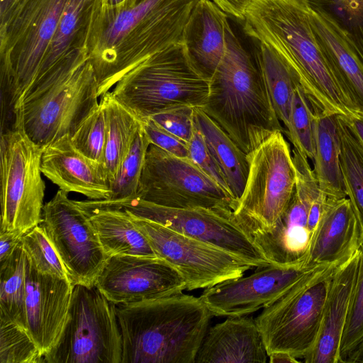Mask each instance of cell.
Listing matches in <instances>:
<instances>
[{"instance_id":"6da1fadb","label":"cell","mask_w":363,"mask_h":363,"mask_svg":"<svg viewBox=\"0 0 363 363\" xmlns=\"http://www.w3.org/2000/svg\"><path fill=\"white\" fill-rule=\"evenodd\" d=\"M201 0H128L118 7L102 1L87 42L101 97L130 69L182 42L184 27Z\"/></svg>"},{"instance_id":"7a4b0ae2","label":"cell","mask_w":363,"mask_h":363,"mask_svg":"<svg viewBox=\"0 0 363 363\" xmlns=\"http://www.w3.org/2000/svg\"><path fill=\"white\" fill-rule=\"evenodd\" d=\"M243 21L250 37L270 45L284 57L313 108L357 116L329 67L304 0H256Z\"/></svg>"},{"instance_id":"3957f363","label":"cell","mask_w":363,"mask_h":363,"mask_svg":"<svg viewBox=\"0 0 363 363\" xmlns=\"http://www.w3.org/2000/svg\"><path fill=\"white\" fill-rule=\"evenodd\" d=\"M121 363H195L212 313L199 297L183 293L116 305Z\"/></svg>"},{"instance_id":"277c9868","label":"cell","mask_w":363,"mask_h":363,"mask_svg":"<svg viewBox=\"0 0 363 363\" xmlns=\"http://www.w3.org/2000/svg\"><path fill=\"white\" fill-rule=\"evenodd\" d=\"M201 108L246 154L271 132H285L255 56L230 25L225 54L209 81L208 95Z\"/></svg>"},{"instance_id":"5b68a950","label":"cell","mask_w":363,"mask_h":363,"mask_svg":"<svg viewBox=\"0 0 363 363\" xmlns=\"http://www.w3.org/2000/svg\"><path fill=\"white\" fill-rule=\"evenodd\" d=\"M209 81L193 67L181 42L135 66L111 91L143 119L179 106L201 108L208 95Z\"/></svg>"},{"instance_id":"8992f818","label":"cell","mask_w":363,"mask_h":363,"mask_svg":"<svg viewBox=\"0 0 363 363\" xmlns=\"http://www.w3.org/2000/svg\"><path fill=\"white\" fill-rule=\"evenodd\" d=\"M342 263L318 264L255 318L268 354L303 359L315 346L333 276Z\"/></svg>"},{"instance_id":"52a82bcc","label":"cell","mask_w":363,"mask_h":363,"mask_svg":"<svg viewBox=\"0 0 363 363\" xmlns=\"http://www.w3.org/2000/svg\"><path fill=\"white\" fill-rule=\"evenodd\" d=\"M247 156V178L233 216L251 236L271 230L284 213L295 191L296 173L281 130L271 132Z\"/></svg>"},{"instance_id":"ba28073f","label":"cell","mask_w":363,"mask_h":363,"mask_svg":"<svg viewBox=\"0 0 363 363\" xmlns=\"http://www.w3.org/2000/svg\"><path fill=\"white\" fill-rule=\"evenodd\" d=\"M69 0H21L0 27V84L16 104L36 77Z\"/></svg>"},{"instance_id":"9c48e42d","label":"cell","mask_w":363,"mask_h":363,"mask_svg":"<svg viewBox=\"0 0 363 363\" xmlns=\"http://www.w3.org/2000/svg\"><path fill=\"white\" fill-rule=\"evenodd\" d=\"M98 83L89 57L69 74L20 104L16 127L38 146L70 137L99 105Z\"/></svg>"},{"instance_id":"30bf717a","label":"cell","mask_w":363,"mask_h":363,"mask_svg":"<svg viewBox=\"0 0 363 363\" xmlns=\"http://www.w3.org/2000/svg\"><path fill=\"white\" fill-rule=\"evenodd\" d=\"M116 305L94 285H74L69 316L44 363H121Z\"/></svg>"},{"instance_id":"8fae6325","label":"cell","mask_w":363,"mask_h":363,"mask_svg":"<svg viewBox=\"0 0 363 363\" xmlns=\"http://www.w3.org/2000/svg\"><path fill=\"white\" fill-rule=\"evenodd\" d=\"M43 148L18 127L1 133V229L21 236L42 222Z\"/></svg>"},{"instance_id":"7c38bea8","label":"cell","mask_w":363,"mask_h":363,"mask_svg":"<svg viewBox=\"0 0 363 363\" xmlns=\"http://www.w3.org/2000/svg\"><path fill=\"white\" fill-rule=\"evenodd\" d=\"M91 205L123 209L179 233L214 245L248 262L255 268L271 264L252 237L234 219L233 211L209 208H175L138 197L118 201L88 200Z\"/></svg>"},{"instance_id":"4fadbf2b","label":"cell","mask_w":363,"mask_h":363,"mask_svg":"<svg viewBox=\"0 0 363 363\" xmlns=\"http://www.w3.org/2000/svg\"><path fill=\"white\" fill-rule=\"evenodd\" d=\"M136 197L175 208L233 211L237 201L189 158L150 144Z\"/></svg>"},{"instance_id":"5bb4252c","label":"cell","mask_w":363,"mask_h":363,"mask_svg":"<svg viewBox=\"0 0 363 363\" xmlns=\"http://www.w3.org/2000/svg\"><path fill=\"white\" fill-rule=\"evenodd\" d=\"M128 213L156 256L181 274L186 290L209 288L241 277L246 271L255 268L214 245Z\"/></svg>"},{"instance_id":"9a60e30c","label":"cell","mask_w":363,"mask_h":363,"mask_svg":"<svg viewBox=\"0 0 363 363\" xmlns=\"http://www.w3.org/2000/svg\"><path fill=\"white\" fill-rule=\"evenodd\" d=\"M60 189L43 208L42 225L73 285H95L108 257L86 214Z\"/></svg>"},{"instance_id":"2e32d148","label":"cell","mask_w":363,"mask_h":363,"mask_svg":"<svg viewBox=\"0 0 363 363\" xmlns=\"http://www.w3.org/2000/svg\"><path fill=\"white\" fill-rule=\"evenodd\" d=\"M95 286L115 305L177 295L186 290L185 281L167 262L132 255L109 257Z\"/></svg>"},{"instance_id":"e0dca14e","label":"cell","mask_w":363,"mask_h":363,"mask_svg":"<svg viewBox=\"0 0 363 363\" xmlns=\"http://www.w3.org/2000/svg\"><path fill=\"white\" fill-rule=\"evenodd\" d=\"M313 267L270 264L247 277L206 288L199 298L213 315H247L275 303Z\"/></svg>"},{"instance_id":"ac0fdd59","label":"cell","mask_w":363,"mask_h":363,"mask_svg":"<svg viewBox=\"0 0 363 363\" xmlns=\"http://www.w3.org/2000/svg\"><path fill=\"white\" fill-rule=\"evenodd\" d=\"M25 269L26 330L45 356L63 332L74 285L69 280L40 272L26 255Z\"/></svg>"},{"instance_id":"d6986e66","label":"cell","mask_w":363,"mask_h":363,"mask_svg":"<svg viewBox=\"0 0 363 363\" xmlns=\"http://www.w3.org/2000/svg\"><path fill=\"white\" fill-rule=\"evenodd\" d=\"M41 171L67 193H79L90 200L107 199L110 196V182L102 164L79 152L68 135L45 147Z\"/></svg>"},{"instance_id":"ffe728a7","label":"cell","mask_w":363,"mask_h":363,"mask_svg":"<svg viewBox=\"0 0 363 363\" xmlns=\"http://www.w3.org/2000/svg\"><path fill=\"white\" fill-rule=\"evenodd\" d=\"M362 243L361 229L349 199L329 198L313 235L306 266L344 262Z\"/></svg>"},{"instance_id":"44dd1931","label":"cell","mask_w":363,"mask_h":363,"mask_svg":"<svg viewBox=\"0 0 363 363\" xmlns=\"http://www.w3.org/2000/svg\"><path fill=\"white\" fill-rule=\"evenodd\" d=\"M267 357L255 319L236 316L208 329L195 363H265Z\"/></svg>"},{"instance_id":"7402d4cb","label":"cell","mask_w":363,"mask_h":363,"mask_svg":"<svg viewBox=\"0 0 363 363\" xmlns=\"http://www.w3.org/2000/svg\"><path fill=\"white\" fill-rule=\"evenodd\" d=\"M359 250L334 273L318 338L306 363H341L340 347L355 285Z\"/></svg>"},{"instance_id":"603a6c76","label":"cell","mask_w":363,"mask_h":363,"mask_svg":"<svg viewBox=\"0 0 363 363\" xmlns=\"http://www.w3.org/2000/svg\"><path fill=\"white\" fill-rule=\"evenodd\" d=\"M228 14L211 0H201L182 33V43L193 67L210 80L226 50Z\"/></svg>"},{"instance_id":"cb8c5ba5","label":"cell","mask_w":363,"mask_h":363,"mask_svg":"<svg viewBox=\"0 0 363 363\" xmlns=\"http://www.w3.org/2000/svg\"><path fill=\"white\" fill-rule=\"evenodd\" d=\"M310 17L312 28L337 84L357 114L363 116V65L329 20L311 8Z\"/></svg>"},{"instance_id":"d4e9b609","label":"cell","mask_w":363,"mask_h":363,"mask_svg":"<svg viewBox=\"0 0 363 363\" xmlns=\"http://www.w3.org/2000/svg\"><path fill=\"white\" fill-rule=\"evenodd\" d=\"M77 202L95 229L108 258L118 255L157 257L126 211L96 206L86 201Z\"/></svg>"},{"instance_id":"484cf974","label":"cell","mask_w":363,"mask_h":363,"mask_svg":"<svg viewBox=\"0 0 363 363\" xmlns=\"http://www.w3.org/2000/svg\"><path fill=\"white\" fill-rule=\"evenodd\" d=\"M312 109L315 146L313 170L319 187L328 198L347 197L340 166L337 115Z\"/></svg>"},{"instance_id":"4316f807","label":"cell","mask_w":363,"mask_h":363,"mask_svg":"<svg viewBox=\"0 0 363 363\" xmlns=\"http://www.w3.org/2000/svg\"><path fill=\"white\" fill-rule=\"evenodd\" d=\"M101 1H68L40 69L32 83L74 52L87 50L92 19Z\"/></svg>"},{"instance_id":"83f0119b","label":"cell","mask_w":363,"mask_h":363,"mask_svg":"<svg viewBox=\"0 0 363 363\" xmlns=\"http://www.w3.org/2000/svg\"><path fill=\"white\" fill-rule=\"evenodd\" d=\"M194 123L221 169L232 196L238 201L246 184L247 154L200 107L194 108Z\"/></svg>"},{"instance_id":"f1b7e54d","label":"cell","mask_w":363,"mask_h":363,"mask_svg":"<svg viewBox=\"0 0 363 363\" xmlns=\"http://www.w3.org/2000/svg\"><path fill=\"white\" fill-rule=\"evenodd\" d=\"M100 102L106 118V138L101 164L111 183L142 127V120L118 101L111 91L101 97Z\"/></svg>"},{"instance_id":"f546056e","label":"cell","mask_w":363,"mask_h":363,"mask_svg":"<svg viewBox=\"0 0 363 363\" xmlns=\"http://www.w3.org/2000/svg\"><path fill=\"white\" fill-rule=\"evenodd\" d=\"M254 56L276 115L287 128L294 90L299 83L284 57L270 45L257 41Z\"/></svg>"},{"instance_id":"4dcf8cb0","label":"cell","mask_w":363,"mask_h":363,"mask_svg":"<svg viewBox=\"0 0 363 363\" xmlns=\"http://www.w3.org/2000/svg\"><path fill=\"white\" fill-rule=\"evenodd\" d=\"M337 123L347 197L357 218L363 240V143L346 116L337 115Z\"/></svg>"},{"instance_id":"1f68e13d","label":"cell","mask_w":363,"mask_h":363,"mask_svg":"<svg viewBox=\"0 0 363 363\" xmlns=\"http://www.w3.org/2000/svg\"><path fill=\"white\" fill-rule=\"evenodd\" d=\"M25 257L21 241L11 257L0 263V320L14 322L26 329Z\"/></svg>"},{"instance_id":"d6a6232c","label":"cell","mask_w":363,"mask_h":363,"mask_svg":"<svg viewBox=\"0 0 363 363\" xmlns=\"http://www.w3.org/2000/svg\"><path fill=\"white\" fill-rule=\"evenodd\" d=\"M337 29L363 65V0H304Z\"/></svg>"},{"instance_id":"836d02e7","label":"cell","mask_w":363,"mask_h":363,"mask_svg":"<svg viewBox=\"0 0 363 363\" xmlns=\"http://www.w3.org/2000/svg\"><path fill=\"white\" fill-rule=\"evenodd\" d=\"M150 144L142 125L110 183L111 194L108 199L104 200L118 201L137 196L146 154Z\"/></svg>"},{"instance_id":"e575fe53","label":"cell","mask_w":363,"mask_h":363,"mask_svg":"<svg viewBox=\"0 0 363 363\" xmlns=\"http://www.w3.org/2000/svg\"><path fill=\"white\" fill-rule=\"evenodd\" d=\"M286 133L294 148L308 160H313L315 152L313 111L299 84L294 90Z\"/></svg>"},{"instance_id":"d590c367","label":"cell","mask_w":363,"mask_h":363,"mask_svg":"<svg viewBox=\"0 0 363 363\" xmlns=\"http://www.w3.org/2000/svg\"><path fill=\"white\" fill-rule=\"evenodd\" d=\"M0 363H44V356L25 328L0 320Z\"/></svg>"},{"instance_id":"8d00e7d4","label":"cell","mask_w":363,"mask_h":363,"mask_svg":"<svg viewBox=\"0 0 363 363\" xmlns=\"http://www.w3.org/2000/svg\"><path fill=\"white\" fill-rule=\"evenodd\" d=\"M22 245L38 271L70 281L62 259L40 224L23 235Z\"/></svg>"},{"instance_id":"74e56055","label":"cell","mask_w":363,"mask_h":363,"mask_svg":"<svg viewBox=\"0 0 363 363\" xmlns=\"http://www.w3.org/2000/svg\"><path fill=\"white\" fill-rule=\"evenodd\" d=\"M363 343V243L359 248V262L351 304L343 330L340 357L345 363L348 356Z\"/></svg>"},{"instance_id":"f35d334b","label":"cell","mask_w":363,"mask_h":363,"mask_svg":"<svg viewBox=\"0 0 363 363\" xmlns=\"http://www.w3.org/2000/svg\"><path fill=\"white\" fill-rule=\"evenodd\" d=\"M74 146L91 160L101 163L106 138V118L102 104L81 123L70 137Z\"/></svg>"},{"instance_id":"ab89813d","label":"cell","mask_w":363,"mask_h":363,"mask_svg":"<svg viewBox=\"0 0 363 363\" xmlns=\"http://www.w3.org/2000/svg\"><path fill=\"white\" fill-rule=\"evenodd\" d=\"M194 108L190 106L172 108L151 116L160 126L189 143L195 127Z\"/></svg>"},{"instance_id":"60d3db41","label":"cell","mask_w":363,"mask_h":363,"mask_svg":"<svg viewBox=\"0 0 363 363\" xmlns=\"http://www.w3.org/2000/svg\"><path fill=\"white\" fill-rule=\"evenodd\" d=\"M188 148L189 157L192 162L231 195L221 169L209 151L202 135L197 129L196 125L192 137L188 143Z\"/></svg>"},{"instance_id":"b9f144b4","label":"cell","mask_w":363,"mask_h":363,"mask_svg":"<svg viewBox=\"0 0 363 363\" xmlns=\"http://www.w3.org/2000/svg\"><path fill=\"white\" fill-rule=\"evenodd\" d=\"M141 120L151 144L177 157L190 159L187 143L162 128L149 117Z\"/></svg>"},{"instance_id":"7bdbcfd3","label":"cell","mask_w":363,"mask_h":363,"mask_svg":"<svg viewBox=\"0 0 363 363\" xmlns=\"http://www.w3.org/2000/svg\"><path fill=\"white\" fill-rule=\"evenodd\" d=\"M227 14L244 21L246 13L256 0H211Z\"/></svg>"},{"instance_id":"ee69618b","label":"cell","mask_w":363,"mask_h":363,"mask_svg":"<svg viewBox=\"0 0 363 363\" xmlns=\"http://www.w3.org/2000/svg\"><path fill=\"white\" fill-rule=\"evenodd\" d=\"M22 237L11 232H0V263L5 262L21 243Z\"/></svg>"},{"instance_id":"f6af8a7d","label":"cell","mask_w":363,"mask_h":363,"mask_svg":"<svg viewBox=\"0 0 363 363\" xmlns=\"http://www.w3.org/2000/svg\"><path fill=\"white\" fill-rule=\"evenodd\" d=\"M21 0H0V27L8 21Z\"/></svg>"},{"instance_id":"bcb514c9","label":"cell","mask_w":363,"mask_h":363,"mask_svg":"<svg viewBox=\"0 0 363 363\" xmlns=\"http://www.w3.org/2000/svg\"><path fill=\"white\" fill-rule=\"evenodd\" d=\"M269 362L271 363H298V359L293 357L288 352H276L269 354Z\"/></svg>"},{"instance_id":"7dc6e473","label":"cell","mask_w":363,"mask_h":363,"mask_svg":"<svg viewBox=\"0 0 363 363\" xmlns=\"http://www.w3.org/2000/svg\"><path fill=\"white\" fill-rule=\"evenodd\" d=\"M346 118L363 143V116L357 115L346 116Z\"/></svg>"},{"instance_id":"c3c4849f","label":"cell","mask_w":363,"mask_h":363,"mask_svg":"<svg viewBox=\"0 0 363 363\" xmlns=\"http://www.w3.org/2000/svg\"><path fill=\"white\" fill-rule=\"evenodd\" d=\"M345 363H363V343L348 356Z\"/></svg>"},{"instance_id":"681fc988","label":"cell","mask_w":363,"mask_h":363,"mask_svg":"<svg viewBox=\"0 0 363 363\" xmlns=\"http://www.w3.org/2000/svg\"><path fill=\"white\" fill-rule=\"evenodd\" d=\"M128 1V0H102V4L108 7H118L124 4Z\"/></svg>"}]
</instances>
